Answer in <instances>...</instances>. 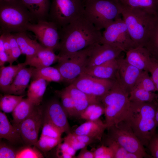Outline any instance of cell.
I'll use <instances>...</instances> for the list:
<instances>
[{
	"label": "cell",
	"instance_id": "cell-33",
	"mask_svg": "<svg viewBox=\"0 0 158 158\" xmlns=\"http://www.w3.org/2000/svg\"><path fill=\"white\" fill-rule=\"evenodd\" d=\"M24 96V95H18L9 94H5L4 95H1V110L5 113L12 112Z\"/></svg>",
	"mask_w": 158,
	"mask_h": 158
},
{
	"label": "cell",
	"instance_id": "cell-40",
	"mask_svg": "<svg viewBox=\"0 0 158 158\" xmlns=\"http://www.w3.org/2000/svg\"><path fill=\"white\" fill-rule=\"evenodd\" d=\"M4 34L6 35L8 39L10 44L11 55L8 63H9L10 65H12L22 54V53L17 40L13 34L12 33Z\"/></svg>",
	"mask_w": 158,
	"mask_h": 158
},
{
	"label": "cell",
	"instance_id": "cell-16",
	"mask_svg": "<svg viewBox=\"0 0 158 158\" xmlns=\"http://www.w3.org/2000/svg\"><path fill=\"white\" fill-rule=\"evenodd\" d=\"M118 81L129 93L134 87L141 73V70L128 63L122 54L117 58Z\"/></svg>",
	"mask_w": 158,
	"mask_h": 158
},
{
	"label": "cell",
	"instance_id": "cell-2",
	"mask_svg": "<svg viewBox=\"0 0 158 158\" xmlns=\"http://www.w3.org/2000/svg\"><path fill=\"white\" fill-rule=\"evenodd\" d=\"M157 104L130 102L123 121L130 127L144 146H148L156 133L157 126L155 114Z\"/></svg>",
	"mask_w": 158,
	"mask_h": 158
},
{
	"label": "cell",
	"instance_id": "cell-27",
	"mask_svg": "<svg viewBox=\"0 0 158 158\" xmlns=\"http://www.w3.org/2000/svg\"><path fill=\"white\" fill-rule=\"evenodd\" d=\"M48 82L42 78L33 79L28 87L27 98L36 106L40 105L46 90Z\"/></svg>",
	"mask_w": 158,
	"mask_h": 158
},
{
	"label": "cell",
	"instance_id": "cell-22",
	"mask_svg": "<svg viewBox=\"0 0 158 158\" xmlns=\"http://www.w3.org/2000/svg\"><path fill=\"white\" fill-rule=\"evenodd\" d=\"M107 128L105 123L99 118L95 120L86 121L78 127L73 133L89 136L101 141Z\"/></svg>",
	"mask_w": 158,
	"mask_h": 158
},
{
	"label": "cell",
	"instance_id": "cell-45",
	"mask_svg": "<svg viewBox=\"0 0 158 158\" xmlns=\"http://www.w3.org/2000/svg\"><path fill=\"white\" fill-rule=\"evenodd\" d=\"M17 151L13 148L1 142L0 145V158H16Z\"/></svg>",
	"mask_w": 158,
	"mask_h": 158
},
{
	"label": "cell",
	"instance_id": "cell-55",
	"mask_svg": "<svg viewBox=\"0 0 158 158\" xmlns=\"http://www.w3.org/2000/svg\"><path fill=\"white\" fill-rule=\"evenodd\" d=\"M90 0H83V2H84L86 1H90Z\"/></svg>",
	"mask_w": 158,
	"mask_h": 158
},
{
	"label": "cell",
	"instance_id": "cell-41",
	"mask_svg": "<svg viewBox=\"0 0 158 158\" xmlns=\"http://www.w3.org/2000/svg\"><path fill=\"white\" fill-rule=\"evenodd\" d=\"M27 146L17 151L16 158H42V153L35 148Z\"/></svg>",
	"mask_w": 158,
	"mask_h": 158
},
{
	"label": "cell",
	"instance_id": "cell-10",
	"mask_svg": "<svg viewBox=\"0 0 158 158\" xmlns=\"http://www.w3.org/2000/svg\"><path fill=\"white\" fill-rule=\"evenodd\" d=\"M90 46L68 59H59L56 67L60 72L64 81L70 84L82 74L86 68Z\"/></svg>",
	"mask_w": 158,
	"mask_h": 158
},
{
	"label": "cell",
	"instance_id": "cell-28",
	"mask_svg": "<svg viewBox=\"0 0 158 158\" xmlns=\"http://www.w3.org/2000/svg\"><path fill=\"white\" fill-rule=\"evenodd\" d=\"M36 105L27 98L23 99L12 112L13 126L16 128L19 124L32 113Z\"/></svg>",
	"mask_w": 158,
	"mask_h": 158
},
{
	"label": "cell",
	"instance_id": "cell-21",
	"mask_svg": "<svg viewBox=\"0 0 158 158\" xmlns=\"http://www.w3.org/2000/svg\"><path fill=\"white\" fill-rule=\"evenodd\" d=\"M59 57L53 50L45 47L38 51L33 56L26 59L24 62L26 66L35 68L50 66L58 61Z\"/></svg>",
	"mask_w": 158,
	"mask_h": 158
},
{
	"label": "cell",
	"instance_id": "cell-54",
	"mask_svg": "<svg viewBox=\"0 0 158 158\" xmlns=\"http://www.w3.org/2000/svg\"><path fill=\"white\" fill-rule=\"evenodd\" d=\"M0 0L5 1H6V2H9V1H12L15 0Z\"/></svg>",
	"mask_w": 158,
	"mask_h": 158
},
{
	"label": "cell",
	"instance_id": "cell-11",
	"mask_svg": "<svg viewBox=\"0 0 158 158\" xmlns=\"http://www.w3.org/2000/svg\"><path fill=\"white\" fill-rule=\"evenodd\" d=\"M26 31L32 32L39 43L44 47L54 51L58 50L60 41L59 30L54 23L48 20L29 23L25 27Z\"/></svg>",
	"mask_w": 158,
	"mask_h": 158
},
{
	"label": "cell",
	"instance_id": "cell-35",
	"mask_svg": "<svg viewBox=\"0 0 158 158\" xmlns=\"http://www.w3.org/2000/svg\"><path fill=\"white\" fill-rule=\"evenodd\" d=\"M56 93L60 98L61 105L68 117L70 118L76 117L74 103L71 96L64 89L56 91Z\"/></svg>",
	"mask_w": 158,
	"mask_h": 158
},
{
	"label": "cell",
	"instance_id": "cell-48",
	"mask_svg": "<svg viewBox=\"0 0 158 158\" xmlns=\"http://www.w3.org/2000/svg\"><path fill=\"white\" fill-rule=\"evenodd\" d=\"M75 138L79 142L88 145L97 140L91 137L83 135H77L73 133Z\"/></svg>",
	"mask_w": 158,
	"mask_h": 158
},
{
	"label": "cell",
	"instance_id": "cell-8",
	"mask_svg": "<svg viewBox=\"0 0 158 158\" xmlns=\"http://www.w3.org/2000/svg\"><path fill=\"white\" fill-rule=\"evenodd\" d=\"M107 129V136L128 152L137 154L141 158L152 157L147 153L144 146L125 121H122Z\"/></svg>",
	"mask_w": 158,
	"mask_h": 158
},
{
	"label": "cell",
	"instance_id": "cell-46",
	"mask_svg": "<svg viewBox=\"0 0 158 158\" xmlns=\"http://www.w3.org/2000/svg\"><path fill=\"white\" fill-rule=\"evenodd\" d=\"M147 147L152 157L158 158V133L155 134L150 140Z\"/></svg>",
	"mask_w": 158,
	"mask_h": 158
},
{
	"label": "cell",
	"instance_id": "cell-44",
	"mask_svg": "<svg viewBox=\"0 0 158 158\" xmlns=\"http://www.w3.org/2000/svg\"><path fill=\"white\" fill-rule=\"evenodd\" d=\"M148 72L154 83L158 94V61L152 57Z\"/></svg>",
	"mask_w": 158,
	"mask_h": 158
},
{
	"label": "cell",
	"instance_id": "cell-29",
	"mask_svg": "<svg viewBox=\"0 0 158 158\" xmlns=\"http://www.w3.org/2000/svg\"><path fill=\"white\" fill-rule=\"evenodd\" d=\"M32 78V80L42 78L48 82L60 83L64 81L58 68L51 66L39 68H34Z\"/></svg>",
	"mask_w": 158,
	"mask_h": 158
},
{
	"label": "cell",
	"instance_id": "cell-6",
	"mask_svg": "<svg viewBox=\"0 0 158 158\" xmlns=\"http://www.w3.org/2000/svg\"><path fill=\"white\" fill-rule=\"evenodd\" d=\"M83 2L85 17L98 30L104 29L121 15L118 0H91Z\"/></svg>",
	"mask_w": 158,
	"mask_h": 158
},
{
	"label": "cell",
	"instance_id": "cell-50",
	"mask_svg": "<svg viewBox=\"0 0 158 158\" xmlns=\"http://www.w3.org/2000/svg\"><path fill=\"white\" fill-rule=\"evenodd\" d=\"M1 35L2 37L4 47L5 51L9 57V60L11 55V48L9 42L7 37L5 34L2 33Z\"/></svg>",
	"mask_w": 158,
	"mask_h": 158
},
{
	"label": "cell",
	"instance_id": "cell-47",
	"mask_svg": "<svg viewBox=\"0 0 158 158\" xmlns=\"http://www.w3.org/2000/svg\"><path fill=\"white\" fill-rule=\"evenodd\" d=\"M9 57L7 54L4 46L2 36L0 37V66H4L6 62H8Z\"/></svg>",
	"mask_w": 158,
	"mask_h": 158
},
{
	"label": "cell",
	"instance_id": "cell-9",
	"mask_svg": "<svg viewBox=\"0 0 158 158\" xmlns=\"http://www.w3.org/2000/svg\"><path fill=\"white\" fill-rule=\"evenodd\" d=\"M101 44H108L121 49L124 52L136 47L128 32L127 26L121 16L104 29Z\"/></svg>",
	"mask_w": 158,
	"mask_h": 158
},
{
	"label": "cell",
	"instance_id": "cell-5",
	"mask_svg": "<svg viewBox=\"0 0 158 158\" xmlns=\"http://www.w3.org/2000/svg\"><path fill=\"white\" fill-rule=\"evenodd\" d=\"M129 95V93L116 80L100 98V101L104 107L105 123L107 128L124 120L130 105Z\"/></svg>",
	"mask_w": 158,
	"mask_h": 158
},
{
	"label": "cell",
	"instance_id": "cell-19",
	"mask_svg": "<svg viewBox=\"0 0 158 158\" xmlns=\"http://www.w3.org/2000/svg\"><path fill=\"white\" fill-rule=\"evenodd\" d=\"M64 89L73 100L76 117H79L82 113L90 104L100 102L97 99L84 93L71 84Z\"/></svg>",
	"mask_w": 158,
	"mask_h": 158
},
{
	"label": "cell",
	"instance_id": "cell-49",
	"mask_svg": "<svg viewBox=\"0 0 158 158\" xmlns=\"http://www.w3.org/2000/svg\"><path fill=\"white\" fill-rule=\"evenodd\" d=\"M75 157L76 158H94V152L88 150L87 148V146H86L80 149L79 153Z\"/></svg>",
	"mask_w": 158,
	"mask_h": 158
},
{
	"label": "cell",
	"instance_id": "cell-20",
	"mask_svg": "<svg viewBox=\"0 0 158 158\" xmlns=\"http://www.w3.org/2000/svg\"><path fill=\"white\" fill-rule=\"evenodd\" d=\"M34 68L26 66L22 68L17 73L6 94L24 95L32 78Z\"/></svg>",
	"mask_w": 158,
	"mask_h": 158
},
{
	"label": "cell",
	"instance_id": "cell-23",
	"mask_svg": "<svg viewBox=\"0 0 158 158\" xmlns=\"http://www.w3.org/2000/svg\"><path fill=\"white\" fill-rule=\"evenodd\" d=\"M13 34L17 40L22 54L26 55V59L33 56L45 47L36 40L31 39L27 35L26 32Z\"/></svg>",
	"mask_w": 158,
	"mask_h": 158
},
{
	"label": "cell",
	"instance_id": "cell-34",
	"mask_svg": "<svg viewBox=\"0 0 158 158\" xmlns=\"http://www.w3.org/2000/svg\"><path fill=\"white\" fill-rule=\"evenodd\" d=\"M105 145L110 147L114 154V158H141L135 154L128 152L114 140L107 136Z\"/></svg>",
	"mask_w": 158,
	"mask_h": 158
},
{
	"label": "cell",
	"instance_id": "cell-43",
	"mask_svg": "<svg viewBox=\"0 0 158 158\" xmlns=\"http://www.w3.org/2000/svg\"><path fill=\"white\" fill-rule=\"evenodd\" d=\"M63 142L76 151L88 146L78 141L74 137L73 133H71L67 135L64 138Z\"/></svg>",
	"mask_w": 158,
	"mask_h": 158
},
{
	"label": "cell",
	"instance_id": "cell-26",
	"mask_svg": "<svg viewBox=\"0 0 158 158\" xmlns=\"http://www.w3.org/2000/svg\"><path fill=\"white\" fill-rule=\"evenodd\" d=\"M25 66H26L23 63L0 67V90L1 92L6 94L18 72Z\"/></svg>",
	"mask_w": 158,
	"mask_h": 158
},
{
	"label": "cell",
	"instance_id": "cell-7",
	"mask_svg": "<svg viewBox=\"0 0 158 158\" xmlns=\"http://www.w3.org/2000/svg\"><path fill=\"white\" fill-rule=\"evenodd\" d=\"M83 0H52L48 21L57 26L59 30L83 14Z\"/></svg>",
	"mask_w": 158,
	"mask_h": 158
},
{
	"label": "cell",
	"instance_id": "cell-30",
	"mask_svg": "<svg viewBox=\"0 0 158 158\" xmlns=\"http://www.w3.org/2000/svg\"><path fill=\"white\" fill-rule=\"evenodd\" d=\"M118 0L125 6L141 9L154 16H158V0Z\"/></svg>",
	"mask_w": 158,
	"mask_h": 158
},
{
	"label": "cell",
	"instance_id": "cell-37",
	"mask_svg": "<svg viewBox=\"0 0 158 158\" xmlns=\"http://www.w3.org/2000/svg\"><path fill=\"white\" fill-rule=\"evenodd\" d=\"M42 126L41 135L57 139H61L63 131L44 116Z\"/></svg>",
	"mask_w": 158,
	"mask_h": 158
},
{
	"label": "cell",
	"instance_id": "cell-36",
	"mask_svg": "<svg viewBox=\"0 0 158 158\" xmlns=\"http://www.w3.org/2000/svg\"><path fill=\"white\" fill-rule=\"evenodd\" d=\"M150 54L158 51V16L155 17L147 42L144 47Z\"/></svg>",
	"mask_w": 158,
	"mask_h": 158
},
{
	"label": "cell",
	"instance_id": "cell-25",
	"mask_svg": "<svg viewBox=\"0 0 158 158\" xmlns=\"http://www.w3.org/2000/svg\"><path fill=\"white\" fill-rule=\"evenodd\" d=\"M0 138H4L12 144L23 142L18 130L12 125L5 113L0 112Z\"/></svg>",
	"mask_w": 158,
	"mask_h": 158
},
{
	"label": "cell",
	"instance_id": "cell-17",
	"mask_svg": "<svg viewBox=\"0 0 158 158\" xmlns=\"http://www.w3.org/2000/svg\"><path fill=\"white\" fill-rule=\"evenodd\" d=\"M117 58L99 65L86 68L82 74H86L99 78L118 80Z\"/></svg>",
	"mask_w": 158,
	"mask_h": 158
},
{
	"label": "cell",
	"instance_id": "cell-53",
	"mask_svg": "<svg viewBox=\"0 0 158 158\" xmlns=\"http://www.w3.org/2000/svg\"><path fill=\"white\" fill-rule=\"evenodd\" d=\"M151 55L152 57L158 61V51L152 53Z\"/></svg>",
	"mask_w": 158,
	"mask_h": 158
},
{
	"label": "cell",
	"instance_id": "cell-31",
	"mask_svg": "<svg viewBox=\"0 0 158 158\" xmlns=\"http://www.w3.org/2000/svg\"><path fill=\"white\" fill-rule=\"evenodd\" d=\"M130 102L158 103V94L140 87L134 86L129 92Z\"/></svg>",
	"mask_w": 158,
	"mask_h": 158
},
{
	"label": "cell",
	"instance_id": "cell-38",
	"mask_svg": "<svg viewBox=\"0 0 158 158\" xmlns=\"http://www.w3.org/2000/svg\"><path fill=\"white\" fill-rule=\"evenodd\" d=\"M62 139H55L41 135L34 146L44 152H47L58 145Z\"/></svg>",
	"mask_w": 158,
	"mask_h": 158
},
{
	"label": "cell",
	"instance_id": "cell-42",
	"mask_svg": "<svg viewBox=\"0 0 158 158\" xmlns=\"http://www.w3.org/2000/svg\"><path fill=\"white\" fill-rule=\"evenodd\" d=\"M94 158H114V154L111 149L103 144L94 152Z\"/></svg>",
	"mask_w": 158,
	"mask_h": 158
},
{
	"label": "cell",
	"instance_id": "cell-1",
	"mask_svg": "<svg viewBox=\"0 0 158 158\" xmlns=\"http://www.w3.org/2000/svg\"><path fill=\"white\" fill-rule=\"evenodd\" d=\"M59 58L68 59L95 44H100L102 33L83 15L59 29Z\"/></svg>",
	"mask_w": 158,
	"mask_h": 158
},
{
	"label": "cell",
	"instance_id": "cell-13",
	"mask_svg": "<svg viewBox=\"0 0 158 158\" xmlns=\"http://www.w3.org/2000/svg\"><path fill=\"white\" fill-rule=\"evenodd\" d=\"M115 81L83 74L71 84L84 93L100 101V98L111 88Z\"/></svg>",
	"mask_w": 158,
	"mask_h": 158
},
{
	"label": "cell",
	"instance_id": "cell-14",
	"mask_svg": "<svg viewBox=\"0 0 158 158\" xmlns=\"http://www.w3.org/2000/svg\"><path fill=\"white\" fill-rule=\"evenodd\" d=\"M123 52L121 49L113 45L95 44L90 47L86 68L99 65L116 59Z\"/></svg>",
	"mask_w": 158,
	"mask_h": 158
},
{
	"label": "cell",
	"instance_id": "cell-52",
	"mask_svg": "<svg viewBox=\"0 0 158 158\" xmlns=\"http://www.w3.org/2000/svg\"><path fill=\"white\" fill-rule=\"evenodd\" d=\"M155 119L157 127H158V103L157 105V107L155 112Z\"/></svg>",
	"mask_w": 158,
	"mask_h": 158
},
{
	"label": "cell",
	"instance_id": "cell-12",
	"mask_svg": "<svg viewBox=\"0 0 158 158\" xmlns=\"http://www.w3.org/2000/svg\"><path fill=\"white\" fill-rule=\"evenodd\" d=\"M43 120V108L40 105L36 106L30 115L16 127L23 142L27 146L34 145L38 140L39 130Z\"/></svg>",
	"mask_w": 158,
	"mask_h": 158
},
{
	"label": "cell",
	"instance_id": "cell-39",
	"mask_svg": "<svg viewBox=\"0 0 158 158\" xmlns=\"http://www.w3.org/2000/svg\"><path fill=\"white\" fill-rule=\"evenodd\" d=\"M149 73L147 71H142L135 86L140 87L149 91L155 92H157L156 87Z\"/></svg>",
	"mask_w": 158,
	"mask_h": 158
},
{
	"label": "cell",
	"instance_id": "cell-32",
	"mask_svg": "<svg viewBox=\"0 0 158 158\" xmlns=\"http://www.w3.org/2000/svg\"><path fill=\"white\" fill-rule=\"evenodd\" d=\"M104 111L103 105L99 102L89 105L80 114L79 117L86 121L97 120L104 114Z\"/></svg>",
	"mask_w": 158,
	"mask_h": 158
},
{
	"label": "cell",
	"instance_id": "cell-51",
	"mask_svg": "<svg viewBox=\"0 0 158 158\" xmlns=\"http://www.w3.org/2000/svg\"><path fill=\"white\" fill-rule=\"evenodd\" d=\"M56 155L58 157L61 158H72L73 157L68 153L60 151L57 150Z\"/></svg>",
	"mask_w": 158,
	"mask_h": 158
},
{
	"label": "cell",
	"instance_id": "cell-24",
	"mask_svg": "<svg viewBox=\"0 0 158 158\" xmlns=\"http://www.w3.org/2000/svg\"><path fill=\"white\" fill-rule=\"evenodd\" d=\"M37 22L47 20L49 11L50 0H20Z\"/></svg>",
	"mask_w": 158,
	"mask_h": 158
},
{
	"label": "cell",
	"instance_id": "cell-4",
	"mask_svg": "<svg viewBox=\"0 0 158 158\" xmlns=\"http://www.w3.org/2000/svg\"><path fill=\"white\" fill-rule=\"evenodd\" d=\"M35 21L20 0L9 2L0 0L1 34L26 32V25L29 23H35Z\"/></svg>",
	"mask_w": 158,
	"mask_h": 158
},
{
	"label": "cell",
	"instance_id": "cell-15",
	"mask_svg": "<svg viewBox=\"0 0 158 158\" xmlns=\"http://www.w3.org/2000/svg\"><path fill=\"white\" fill-rule=\"evenodd\" d=\"M44 116L67 135L71 133L67 114L61 103L54 99L50 101L44 110Z\"/></svg>",
	"mask_w": 158,
	"mask_h": 158
},
{
	"label": "cell",
	"instance_id": "cell-18",
	"mask_svg": "<svg viewBox=\"0 0 158 158\" xmlns=\"http://www.w3.org/2000/svg\"><path fill=\"white\" fill-rule=\"evenodd\" d=\"M126 53L125 58L128 63L141 70L148 72L152 56L146 48L144 47H136Z\"/></svg>",
	"mask_w": 158,
	"mask_h": 158
},
{
	"label": "cell",
	"instance_id": "cell-3",
	"mask_svg": "<svg viewBox=\"0 0 158 158\" xmlns=\"http://www.w3.org/2000/svg\"><path fill=\"white\" fill-rule=\"evenodd\" d=\"M121 5L122 18L135 47H145L156 16L141 9Z\"/></svg>",
	"mask_w": 158,
	"mask_h": 158
}]
</instances>
